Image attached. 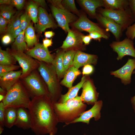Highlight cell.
Listing matches in <instances>:
<instances>
[{
    "label": "cell",
    "mask_w": 135,
    "mask_h": 135,
    "mask_svg": "<svg viewBox=\"0 0 135 135\" xmlns=\"http://www.w3.org/2000/svg\"><path fill=\"white\" fill-rule=\"evenodd\" d=\"M37 3L38 5L40 6L41 7L44 8L46 6V4L45 0H33Z\"/></svg>",
    "instance_id": "48"
},
{
    "label": "cell",
    "mask_w": 135,
    "mask_h": 135,
    "mask_svg": "<svg viewBox=\"0 0 135 135\" xmlns=\"http://www.w3.org/2000/svg\"><path fill=\"white\" fill-rule=\"evenodd\" d=\"M46 38H51L55 35V33L52 31L46 32L44 34Z\"/></svg>",
    "instance_id": "49"
},
{
    "label": "cell",
    "mask_w": 135,
    "mask_h": 135,
    "mask_svg": "<svg viewBox=\"0 0 135 135\" xmlns=\"http://www.w3.org/2000/svg\"><path fill=\"white\" fill-rule=\"evenodd\" d=\"M17 118V108H6L4 120V126L10 128L15 125Z\"/></svg>",
    "instance_id": "26"
},
{
    "label": "cell",
    "mask_w": 135,
    "mask_h": 135,
    "mask_svg": "<svg viewBox=\"0 0 135 135\" xmlns=\"http://www.w3.org/2000/svg\"><path fill=\"white\" fill-rule=\"evenodd\" d=\"M76 51L70 50L65 52L63 56V64L66 72L71 66H73V60Z\"/></svg>",
    "instance_id": "31"
},
{
    "label": "cell",
    "mask_w": 135,
    "mask_h": 135,
    "mask_svg": "<svg viewBox=\"0 0 135 135\" xmlns=\"http://www.w3.org/2000/svg\"><path fill=\"white\" fill-rule=\"evenodd\" d=\"M104 8L115 10L126 9L129 7L128 0H103Z\"/></svg>",
    "instance_id": "25"
},
{
    "label": "cell",
    "mask_w": 135,
    "mask_h": 135,
    "mask_svg": "<svg viewBox=\"0 0 135 135\" xmlns=\"http://www.w3.org/2000/svg\"><path fill=\"white\" fill-rule=\"evenodd\" d=\"M0 4L11 5V0H0Z\"/></svg>",
    "instance_id": "50"
},
{
    "label": "cell",
    "mask_w": 135,
    "mask_h": 135,
    "mask_svg": "<svg viewBox=\"0 0 135 135\" xmlns=\"http://www.w3.org/2000/svg\"><path fill=\"white\" fill-rule=\"evenodd\" d=\"M20 80L31 99L43 96L50 98L47 86L38 70L33 71L28 76Z\"/></svg>",
    "instance_id": "5"
},
{
    "label": "cell",
    "mask_w": 135,
    "mask_h": 135,
    "mask_svg": "<svg viewBox=\"0 0 135 135\" xmlns=\"http://www.w3.org/2000/svg\"><path fill=\"white\" fill-rule=\"evenodd\" d=\"M35 26L36 31L38 33L44 32L47 28H54L58 26L52 16L44 8L41 7L38 8V21Z\"/></svg>",
    "instance_id": "14"
},
{
    "label": "cell",
    "mask_w": 135,
    "mask_h": 135,
    "mask_svg": "<svg viewBox=\"0 0 135 135\" xmlns=\"http://www.w3.org/2000/svg\"><path fill=\"white\" fill-rule=\"evenodd\" d=\"M89 35L92 39L100 42L102 38L108 39L109 37L97 32H92L89 33Z\"/></svg>",
    "instance_id": "38"
},
{
    "label": "cell",
    "mask_w": 135,
    "mask_h": 135,
    "mask_svg": "<svg viewBox=\"0 0 135 135\" xmlns=\"http://www.w3.org/2000/svg\"><path fill=\"white\" fill-rule=\"evenodd\" d=\"M14 41L12 35L9 34L7 33L4 36L2 39V44L5 45L10 44Z\"/></svg>",
    "instance_id": "41"
},
{
    "label": "cell",
    "mask_w": 135,
    "mask_h": 135,
    "mask_svg": "<svg viewBox=\"0 0 135 135\" xmlns=\"http://www.w3.org/2000/svg\"><path fill=\"white\" fill-rule=\"evenodd\" d=\"M4 130V129L3 127H0V134H1L2 133V132L3 130Z\"/></svg>",
    "instance_id": "54"
},
{
    "label": "cell",
    "mask_w": 135,
    "mask_h": 135,
    "mask_svg": "<svg viewBox=\"0 0 135 135\" xmlns=\"http://www.w3.org/2000/svg\"><path fill=\"white\" fill-rule=\"evenodd\" d=\"M135 69V58H128L127 62L122 67L114 71H111V74L121 79L122 82L125 85L131 82V76Z\"/></svg>",
    "instance_id": "15"
},
{
    "label": "cell",
    "mask_w": 135,
    "mask_h": 135,
    "mask_svg": "<svg viewBox=\"0 0 135 135\" xmlns=\"http://www.w3.org/2000/svg\"><path fill=\"white\" fill-rule=\"evenodd\" d=\"M5 96L0 94V102H2L5 98Z\"/></svg>",
    "instance_id": "53"
},
{
    "label": "cell",
    "mask_w": 135,
    "mask_h": 135,
    "mask_svg": "<svg viewBox=\"0 0 135 135\" xmlns=\"http://www.w3.org/2000/svg\"><path fill=\"white\" fill-rule=\"evenodd\" d=\"M113 51L116 52V59L121 60L126 56H129L135 58V49L133 40L126 38L122 41H113L110 44Z\"/></svg>",
    "instance_id": "10"
},
{
    "label": "cell",
    "mask_w": 135,
    "mask_h": 135,
    "mask_svg": "<svg viewBox=\"0 0 135 135\" xmlns=\"http://www.w3.org/2000/svg\"><path fill=\"white\" fill-rule=\"evenodd\" d=\"M12 5H2L0 7V15L7 20H10L14 16L15 12Z\"/></svg>",
    "instance_id": "34"
},
{
    "label": "cell",
    "mask_w": 135,
    "mask_h": 135,
    "mask_svg": "<svg viewBox=\"0 0 135 135\" xmlns=\"http://www.w3.org/2000/svg\"><path fill=\"white\" fill-rule=\"evenodd\" d=\"M28 109L31 116L30 128L36 135L56 134L59 121L50 97L43 96L33 98Z\"/></svg>",
    "instance_id": "1"
},
{
    "label": "cell",
    "mask_w": 135,
    "mask_h": 135,
    "mask_svg": "<svg viewBox=\"0 0 135 135\" xmlns=\"http://www.w3.org/2000/svg\"><path fill=\"white\" fill-rule=\"evenodd\" d=\"M22 31V29L20 26L14 30L10 34L14 40V39L16 38Z\"/></svg>",
    "instance_id": "44"
},
{
    "label": "cell",
    "mask_w": 135,
    "mask_h": 135,
    "mask_svg": "<svg viewBox=\"0 0 135 135\" xmlns=\"http://www.w3.org/2000/svg\"><path fill=\"white\" fill-rule=\"evenodd\" d=\"M20 66L16 65H3L0 64V77L6 74L19 69Z\"/></svg>",
    "instance_id": "35"
},
{
    "label": "cell",
    "mask_w": 135,
    "mask_h": 135,
    "mask_svg": "<svg viewBox=\"0 0 135 135\" xmlns=\"http://www.w3.org/2000/svg\"><path fill=\"white\" fill-rule=\"evenodd\" d=\"M24 39L29 49L38 43L34 30L31 22L25 31Z\"/></svg>",
    "instance_id": "27"
},
{
    "label": "cell",
    "mask_w": 135,
    "mask_h": 135,
    "mask_svg": "<svg viewBox=\"0 0 135 135\" xmlns=\"http://www.w3.org/2000/svg\"><path fill=\"white\" fill-rule=\"evenodd\" d=\"M24 0H11V5L15 6L18 10L22 9L24 7Z\"/></svg>",
    "instance_id": "42"
},
{
    "label": "cell",
    "mask_w": 135,
    "mask_h": 135,
    "mask_svg": "<svg viewBox=\"0 0 135 135\" xmlns=\"http://www.w3.org/2000/svg\"><path fill=\"white\" fill-rule=\"evenodd\" d=\"M51 5V10L58 24V26L66 33L70 29V24L75 22L78 17L66 9L62 4V0H48Z\"/></svg>",
    "instance_id": "6"
},
{
    "label": "cell",
    "mask_w": 135,
    "mask_h": 135,
    "mask_svg": "<svg viewBox=\"0 0 135 135\" xmlns=\"http://www.w3.org/2000/svg\"><path fill=\"white\" fill-rule=\"evenodd\" d=\"M7 91L3 89L1 87L0 88V94H1L6 96L7 94Z\"/></svg>",
    "instance_id": "52"
},
{
    "label": "cell",
    "mask_w": 135,
    "mask_h": 135,
    "mask_svg": "<svg viewBox=\"0 0 135 135\" xmlns=\"http://www.w3.org/2000/svg\"><path fill=\"white\" fill-rule=\"evenodd\" d=\"M96 11L103 16L113 20L121 26L123 31L135 22V18L129 7L126 9L120 10L100 7L97 9Z\"/></svg>",
    "instance_id": "7"
},
{
    "label": "cell",
    "mask_w": 135,
    "mask_h": 135,
    "mask_svg": "<svg viewBox=\"0 0 135 135\" xmlns=\"http://www.w3.org/2000/svg\"><path fill=\"white\" fill-rule=\"evenodd\" d=\"M96 19L101 27L112 33L116 41H120L123 31L121 26L112 20L103 16L99 13H96Z\"/></svg>",
    "instance_id": "11"
},
{
    "label": "cell",
    "mask_w": 135,
    "mask_h": 135,
    "mask_svg": "<svg viewBox=\"0 0 135 135\" xmlns=\"http://www.w3.org/2000/svg\"><path fill=\"white\" fill-rule=\"evenodd\" d=\"M92 39V38L89 35H84L82 37V42L85 45L89 44Z\"/></svg>",
    "instance_id": "47"
},
{
    "label": "cell",
    "mask_w": 135,
    "mask_h": 135,
    "mask_svg": "<svg viewBox=\"0 0 135 135\" xmlns=\"http://www.w3.org/2000/svg\"><path fill=\"white\" fill-rule=\"evenodd\" d=\"M43 44L46 48H48V47L51 46L52 44V40L48 38H45L43 39L42 40Z\"/></svg>",
    "instance_id": "46"
},
{
    "label": "cell",
    "mask_w": 135,
    "mask_h": 135,
    "mask_svg": "<svg viewBox=\"0 0 135 135\" xmlns=\"http://www.w3.org/2000/svg\"><path fill=\"white\" fill-rule=\"evenodd\" d=\"M81 73L78 69L73 66H71L65 72L60 84L69 88H71L77 76Z\"/></svg>",
    "instance_id": "22"
},
{
    "label": "cell",
    "mask_w": 135,
    "mask_h": 135,
    "mask_svg": "<svg viewBox=\"0 0 135 135\" xmlns=\"http://www.w3.org/2000/svg\"><path fill=\"white\" fill-rule=\"evenodd\" d=\"M24 31H23L16 38L12 46V50L24 52L29 48L24 39Z\"/></svg>",
    "instance_id": "28"
},
{
    "label": "cell",
    "mask_w": 135,
    "mask_h": 135,
    "mask_svg": "<svg viewBox=\"0 0 135 135\" xmlns=\"http://www.w3.org/2000/svg\"><path fill=\"white\" fill-rule=\"evenodd\" d=\"M39 62L38 70L47 86L50 99L52 103L57 102L61 95L58 78L55 68L52 64Z\"/></svg>",
    "instance_id": "4"
},
{
    "label": "cell",
    "mask_w": 135,
    "mask_h": 135,
    "mask_svg": "<svg viewBox=\"0 0 135 135\" xmlns=\"http://www.w3.org/2000/svg\"><path fill=\"white\" fill-rule=\"evenodd\" d=\"M129 7L135 18V0H129Z\"/></svg>",
    "instance_id": "45"
},
{
    "label": "cell",
    "mask_w": 135,
    "mask_h": 135,
    "mask_svg": "<svg viewBox=\"0 0 135 135\" xmlns=\"http://www.w3.org/2000/svg\"><path fill=\"white\" fill-rule=\"evenodd\" d=\"M61 3L63 6L67 10L78 17L79 16L80 11L76 8L74 0H62Z\"/></svg>",
    "instance_id": "33"
},
{
    "label": "cell",
    "mask_w": 135,
    "mask_h": 135,
    "mask_svg": "<svg viewBox=\"0 0 135 135\" xmlns=\"http://www.w3.org/2000/svg\"><path fill=\"white\" fill-rule=\"evenodd\" d=\"M98 60L97 56L83 52L80 50L76 51L73 60V66L78 69L86 65L96 64Z\"/></svg>",
    "instance_id": "19"
},
{
    "label": "cell",
    "mask_w": 135,
    "mask_h": 135,
    "mask_svg": "<svg viewBox=\"0 0 135 135\" xmlns=\"http://www.w3.org/2000/svg\"><path fill=\"white\" fill-rule=\"evenodd\" d=\"M69 26L79 31H85L89 33L97 32L109 37L110 34L108 31L102 28L98 24L94 23L87 17L84 12L80 11V15L74 22L70 24Z\"/></svg>",
    "instance_id": "9"
},
{
    "label": "cell",
    "mask_w": 135,
    "mask_h": 135,
    "mask_svg": "<svg viewBox=\"0 0 135 135\" xmlns=\"http://www.w3.org/2000/svg\"><path fill=\"white\" fill-rule=\"evenodd\" d=\"M133 74H135V70L133 72H132V73Z\"/></svg>",
    "instance_id": "56"
},
{
    "label": "cell",
    "mask_w": 135,
    "mask_h": 135,
    "mask_svg": "<svg viewBox=\"0 0 135 135\" xmlns=\"http://www.w3.org/2000/svg\"><path fill=\"white\" fill-rule=\"evenodd\" d=\"M8 50L22 68V73L20 79L26 77L33 71L38 69L39 66L38 61L34 59L24 52Z\"/></svg>",
    "instance_id": "8"
},
{
    "label": "cell",
    "mask_w": 135,
    "mask_h": 135,
    "mask_svg": "<svg viewBox=\"0 0 135 135\" xmlns=\"http://www.w3.org/2000/svg\"><path fill=\"white\" fill-rule=\"evenodd\" d=\"M94 70V68L90 64L84 66L83 68L82 74L83 75H88L92 74Z\"/></svg>",
    "instance_id": "43"
},
{
    "label": "cell",
    "mask_w": 135,
    "mask_h": 135,
    "mask_svg": "<svg viewBox=\"0 0 135 135\" xmlns=\"http://www.w3.org/2000/svg\"><path fill=\"white\" fill-rule=\"evenodd\" d=\"M131 102L133 108L135 112V95L132 98Z\"/></svg>",
    "instance_id": "51"
},
{
    "label": "cell",
    "mask_w": 135,
    "mask_h": 135,
    "mask_svg": "<svg viewBox=\"0 0 135 135\" xmlns=\"http://www.w3.org/2000/svg\"><path fill=\"white\" fill-rule=\"evenodd\" d=\"M65 50H59L57 52L56 56L52 64L54 67L58 78L64 75V71L63 64L64 55Z\"/></svg>",
    "instance_id": "24"
},
{
    "label": "cell",
    "mask_w": 135,
    "mask_h": 135,
    "mask_svg": "<svg viewBox=\"0 0 135 135\" xmlns=\"http://www.w3.org/2000/svg\"><path fill=\"white\" fill-rule=\"evenodd\" d=\"M17 61L12 55L8 49L3 50L0 48V64L3 65H15Z\"/></svg>",
    "instance_id": "29"
},
{
    "label": "cell",
    "mask_w": 135,
    "mask_h": 135,
    "mask_svg": "<svg viewBox=\"0 0 135 135\" xmlns=\"http://www.w3.org/2000/svg\"><path fill=\"white\" fill-rule=\"evenodd\" d=\"M82 88V92L80 96L82 102L94 105L97 101L98 94L92 81L87 80Z\"/></svg>",
    "instance_id": "16"
},
{
    "label": "cell",
    "mask_w": 135,
    "mask_h": 135,
    "mask_svg": "<svg viewBox=\"0 0 135 135\" xmlns=\"http://www.w3.org/2000/svg\"><path fill=\"white\" fill-rule=\"evenodd\" d=\"M84 135H86L85 134H84Z\"/></svg>",
    "instance_id": "57"
},
{
    "label": "cell",
    "mask_w": 135,
    "mask_h": 135,
    "mask_svg": "<svg viewBox=\"0 0 135 135\" xmlns=\"http://www.w3.org/2000/svg\"><path fill=\"white\" fill-rule=\"evenodd\" d=\"M20 27L24 31L31 23V20L26 12L22 14L20 17Z\"/></svg>",
    "instance_id": "36"
},
{
    "label": "cell",
    "mask_w": 135,
    "mask_h": 135,
    "mask_svg": "<svg viewBox=\"0 0 135 135\" xmlns=\"http://www.w3.org/2000/svg\"><path fill=\"white\" fill-rule=\"evenodd\" d=\"M55 134L52 133H51L49 134V135H54Z\"/></svg>",
    "instance_id": "55"
},
{
    "label": "cell",
    "mask_w": 135,
    "mask_h": 135,
    "mask_svg": "<svg viewBox=\"0 0 135 135\" xmlns=\"http://www.w3.org/2000/svg\"><path fill=\"white\" fill-rule=\"evenodd\" d=\"M126 29V34L127 38L133 40L135 38V22Z\"/></svg>",
    "instance_id": "37"
},
{
    "label": "cell",
    "mask_w": 135,
    "mask_h": 135,
    "mask_svg": "<svg viewBox=\"0 0 135 135\" xmlns=\"http://www.w3.org/2000/svg\"><path fill=\"white\" fill-rule=\"evenodd\" d=\"M30 97L20 79L7 91L2 102L5 108H28Z\"/></svg>",
    "instance_id": "3"
},
{
    "label": "cell",
    "mask_w": 135,
    "mask_h": 135,
    "mask_svg": "<svg viewBox=\"0 0 135 135\" xmlns=\"http://www.w3.org/2000/svg\"><path fill=\"white\" fill-rule=\"evenodd\" d=\"M31 116L30 113L26 108H17V118L15 125L24 130L31 128Z\"/></svg>",
    "instance_id": "21"
},
{
    "label": "cell",
    "mask_w": 135,
    "mask_h": 135,
    "mask_svg": "<svg viewBox=\"0 0 135 135\" xmlns=\"http://www.w3.org/2000/svg\"><path fill=\"white\" fill-rule=\"evenodd\" d=\"M26 54L40 62L49 64H52L54 58L48 48L40 43H37L34 47L29 49L26 52Z\"/></svg>",
    "instance_id": "12"
},
{
    "label": "cell",
    "mask_w": 135,
    "mask_h": 135,
    "mask_svg": "<svg viewBox=\"0 0 135 135\" xmlns=\"http://www.w3.org/2000/svg\"><path fill=\"white\" fill-rule=\"evenodd\" d=\"M87 80L86 76H83L80 82L74 86L69 88L66 94L61 95L57 102L58 103H64L68 100L76 97L78 96L79 90L82 87L83 84Z\"/></svg>",
    "instance_id": "23"
},
{
    "label": "cell",
    "mask_w": 135,
    "mask_h": 135,
    "mask_svg": "<svg viewBox=\"0 0 135 135\" xmlns=\"http://www.w3.org/2000/svg\"><path fill=\"white\" fill-rule=\"evenodd\" d=\"M102 105V101H97L91 109L84 112L78 118L70 122L68 124L80 122L88 124L90 119L92 118H94L95 120H98L100 117V111Z\"/></svg>",
    "instance_id": "17"
},
{
    "label": "cell",
    "mask_w": 135,
    "mask_h": 135,
    "mask_svg": "<svg viewBox=\"0 0 135 135\" xmlns=\"http://www.w3.org/2000/svg\"><path fill=\"white\" fill-rule=\"evenodd\" d=\"M67 35L60 48L66 50L71 48H83L82 38L84 35L77 30L72 28L68 30Z\"/></svg>",
    "instance_id": "13"
},
{
    "label": "cell",
    "mask_w": 135,
    "mask_h": 135,
    "mask_svg": "<svg viewBox=\"0 0 135 135\" xmlns=\"http://www.w3.org/2000/svg\"><path fill=\"white\" fill-rule=\"evenodd\" d=\"M38 5L34 2H31L27 7V12L31 20L35 24L38 21Z\"/></svg>",
    "instance_id": "30"
},
{
    "label": "cell",
    "mask_w": 135,
    "mask_h": 135,
    "mask_svg": "<svg viewBox=\"0 0 135 135\" xmlns=\"http://www.w3.org/2000/svg\"><path fill=\"white\" fill-rule=\"evenodd\" d=\"M52 103L59 122L65 123V126L78 118L86 108L80 96H78L64 103Z\"/></svg>",
    "instance_id": "2"
},
{
    "label": "cell",
    "mask_w": 135,
    "mask_h": 135,
    "mask_svg": "<svg viewBox=\"0 0 135 135\" xmlns=\"http://www.w3.org/2000/svg\"><path fill=\"white\" fill-rule=\"evenodd\" d=\"M9 21L0 16V32L1 33L6 31L7 26Z\"/></svg>",
    "instance_id": "39"
},
{
    "label": "cell",
    "mask_w": 135,
    "mask_h": 135,
    "mask_svg": "<svg viewBox=\"0 0 135 135\" xmlns=\"http://www.w3.org/2000/svg\"><path fill=\"white\" fill-rule=\"evenodd\" d=\"M21 16L20 13L16 14L10 20L7 27V33L10 34L16 29L20 26Z\"/></svg>",
    "instance_id": "32"
},
{
    "label": "cell",
    "mask_w": 135,
    "mask_h": 135,
    "mask_svg": "<svg viewBox=\"0 0 135 135\" xmlns=\"http://www.w3.org/2000/svg\"><path fill=\"white\" fill-rule=\"evenodd\" d=\"M22 70L11 72L0 77V86L7 91L10 90L20 78Z\"/></svg>",
    "instance_id": "20"
},
{
    "label": "cell",
    "mask_w": 135,
    "mask_h": 135,
    "mask_svg": "<svg viewBox=\"0 0 135 135\" xmlns=\"http://www.w3.org/2000/svg\"><path fill=\"white\" fill-rule=\"evenodd\" d=\"M6 108L2 102L0 103V127H4V120Z\"/></svg>",
    "instance_id": "40"
},
{
    "label": "cell",
    "mask_w": 135,
    "mask_h": 135,
    "mask_svg": "<svg viewBox=\"0 0 135 135\" xmlns=\"http://www.w3.org/2000/svg\"><path fill=\"white\" fill-rule=\"evenodd\" d=\"M76 2L84 12L92 18L96 19L97 9L104 7L103 0H78Z\"/></svg>",
    "instance_id": "18"
}]
</instances>
